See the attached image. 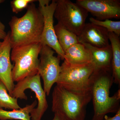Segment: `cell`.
Returning <instances> with one entry per match:
<instances>
[{
  "instance_id": "obj_25",
  "label": "cell",
  "mask_w": 120,
  "mask_h": 120,
  "mask_svg": "<svg viewBox=\"0 0 120 120\" xmlns=\"http://www.w3.org/2000/svg\"><path fill=\"white\" fill-rule=\"evenodd\" d=\"M1 44H2V42L0 41V46L1 45Z\"/></svg>"
},
{
  "instance_id": "obj_24",
  "label": "cell",
  "mask_w": 120,
  "mask_h": 120,
  "mask_svg": "<svg viewBox=\"0 0 120 120\" xmlns=\"http://www.w3.org/2000/svg\"><path fill=\"white\" fill-rule=\"evenodd\" d=\"M4 0H0V4H1V3H2L4 1Z\"/></svg>"
},
{
  "instance_id": "obj_9",
  "label": "cell",
  "mask_w": 120,
  "mask_h": 120,
  "mask_svg": "<svg viewBox=\"0 0 120 120\" xmlns=\"http://www.w3.org/2000/svg\"><path fill=\"white\" fill-rule=\"evenodd\" d=\"M49 0H39L38 9L43 16V28L41 39L43 45L51 47L57 53L61 60H64V52L61 48L55 33L53 17L56 6V0L51 3Z\"/></svg>"
},
{
  "instance_id": "obj_12",
  "label": "cell",
  "mask_w": 120,
  "mask_h": 120,
  "mask_svg": "<svg viewBox=\"0 0 120 120\" xmlns=\"http://www.w3.org/2000/svg\"><path fill=\"white\" fill-rule=\"evenodd\" d=\"M78 37L79 43L94 47L102 48L110 45L107 30L90 22L86 23Z\"/></svg>"
},
{
  "instance_id": "obj_14",
  "label": "cell",
  "mask_w": 120,
  "mask_h": 120,
  "mask_svg": "<svg viewBox=\"0 0 120 120\" xmlns=\"http://www.w3.org/2000/svg\"><path fill=\"white\" fill-rule=\"evenodd\" d=\"M64 61L70 66L79 67L92 62V57L90 50L82 43H79L64 52Z\"/></svg>"
},
{
  "instance_id": "obj_5",
  "label": "cell",
  "mask_w": 120,
  "mask_h": 120,
  "mask_svg": "<svg viewBox=\"0 0 120 120\" xmlns=\"http://www.w3.org/2000/svg\"><path fill=\"white\" fill-rule=\"evenodd\" d=\"M94 70L92 62L84 66L73 67L64 61L56 84L74 93H88L90 91V79Z\"/></svg>"
},
{
  "instance_id": "obj_11",
  "label": "cell",
  "mask_w": 120,
  "mask_h": 120,
  "mask_svg": "<svg viewBox=\"0 0 120 120\" xmlns=\"http://www.w3.org/2000/svg\"><path fill=\"white\" fill-rule=\"evenodd\" d=\"M10 35V31H8L0 46V81L4 84L11 95L15 84L12 77L13 65L11 62L12 48Z\"/></svg>"
},
{
  "instance_id": "obj_21",
  "label": "cell",
  "mask_w": 120,
  "mask_h": 120,
  "mask_svg": "<svg viewBox=\"0 0 120 120\" xmlns=\"http://www.w3.org/2000/svg\"><path fill=\"white\" fill-rule=\"evenodd\" d=\"M4 24L0 20V40H4L7 35Z\"/></svg>"
},
{
  "instance_id": "obj_4",
  "label": "cell",
  "mask_w": 120,
  "mask_h": 120,
  "mask_svg": "<svg viewBox=\"0 0 120 120\" xmlns=\"http://www.w3.org/2000/svg\"><path fill=\"white\" fill-rule=\"evenodd\" d=\"M42 45L39 42L12 48L11 60L15 64L12 70L14 82H19L38 73V56Z\"/></svg>"
},
{
  "instance_id": "obj_1",
  "label": "cell",
  "mask_w": 120,
  "mask_h": 120,
  "mask_svg": "<svg viewBox=\"0 0 120 120\" xmlns=\"http://www.w3.org/2000/svg\"><path fill=\"white\" fill-rule=\"evenodd\" d=\"M113 83L111 71H94L90 77L94 110L92 120H103L107 114L116 113L120 109V89L110 96V90Z\"/></svg>"
},
{
  "instance_id": "obj_15",
  "label": "cell",
  "mask_w": 120,
  "mask_h": 120,
  "mask_svg": "<svg viewBox=\"0 0 120 120\" xmlns=\"http://www.w3.org/2000/svg\"><path fill=\"white\" fill-rule=\"evenodd\" d=\"M109 39L112 50V75L114 83L120 85V41L119 36L109 32Z\"/></svg>"
},
{
  "instance_id": "obj_2",
  "label": "cell",
  "mask_w": 120,
  "mask_h": 120,
  "mask_svg": "<svg viewBox=\"0 0 120 120\" xmlns=\"http://www.w3.org/2000/svg\"><path fill=\"white\" fill-rule=\"evenodd\" d=\"M22 17L13 16L9 23L11 48L34 42H41L43 28V16L33 3L27 8Z\"/></svg>"
},
{
  "instance_id": "obj_6",
  "label": "cell",
  "mask_w": 120,
  "mask_h": 120,
  "mask_svg": "<svg viewBox=\"0 0 120 120\" xmlns=\"http://www.w3.org/2000/svg\"><path fill=\"white\" fill-rule=\"evenodd\" d=\"M56 3L54 16L58 23L79 36L86 24L88 12L69 0H57Z\"/></svg>"
},
{
  "instance_id": "obj_23",
  "label": "cell",
  "mask_w": 120,
  "mask_h": 120,
  "mask_svg": "<svg viewBox=\"0 0 120 120\" xmlns=\"http://www.w3.org/2000/svg\"><path fill=\"white\" fill-rule=\"evenodd\" d=\"M52 120H70L67 117L58 113H54V116Z\"/></svg>"
},
{
  "instance_id": "obj_16",
  "label": "cell",
  "mask_w": 120,
  "mask_h": 120,
  "mask_svg": "<svg viewBox=\"0 0 120 120\" xmlns=\"http://www.w3.org/2000/svg\"><path fill=\"white\" fill-rule=\"evenodd\" d=\"M54 30L60 46L64 52L73 45L79 43L78 36L57 23Z\"/></svg>"
},
{
  "instance_id": "obj_8",
  "label": "cell",
  "mask_w": 120,
  "mask_h": 120,
  "mask_svg": "<svg viewBox=\"0 0 120 120\" xmlns=\"http://www.w3.org/2000/svg\"><path fill=\"white\" fill-rule=\"evenodd\" d=\"M51 47L42 45L39 55L38 72L43 80V90L47 96L52 87L56 83L61 71L60 58L54 56L55 53Z\"/></svg>"
},
{
  "instance_id": "obj_22",
  "label": "cell",
  "mask_w": 120,
  "mask_h": 120,
  "mask_svg": "<svg viewBox=\"0 0 120 120\" xmlns=\"http://www.w3.org/2000/svg\"><path fill=\"white\" fill-rule=\"evenodd\" d=\"M102 120H120V109L113 116L111 117L108 116L106 115Z\"/></svg>"
},
{
  "instance_id": "obj_3",
  "label": "cell",
  "mask_w": 120,
  "mask_h": 120,
  "mask_svg": "<svg viewBox=\"0 0 120 120\" xmlns=\"http://www.w3.org/2000/svg\"><path fill=\"white\" fill-rule=\"evenodd\" d=\"M91 99V91L76 94L56 84L52 94V111L70 120H85L87 106Z\"/></svg>"
},
{
  "instance_id": "obj_18",
  "label": "cell",
  "mask_w": 120,
  "mask_h": 120,
  "mask_svg": "<svg viewBox=\"0 0 120 120\" xmlns=\"http://www.w3.org/2000/svg\"><path fill=\"white\" fill-rule=\"evenodd\" d=\"M8 91L4 84L0 81V109L3 108L12 110L20 109L21 107L18 104L17 99L9 95Z\"/></svg>"
},
{
  "instance_id": "obj_13",
  "label": "cell",
  "mask_w": 120,
  "mask_h": 120,
  "mask_svg": "<svg viewBox=\"0 0 120 120\" xmlns=\"http://www.w3.org/2000/svg\"><path fill=\"white\" fill-rule=\"evenodd\" d=\"M90 52L94 71H100L112 72V50L110 45L106 47L99 48L82 43Z\"/></svg>"
},
{
  "instance_id": "obj_20",
  "label": "cell",
  "mask_w": 120,
  "mask_h": 120,
  "mask_svg": "<svg viewBox=\"0 0 120 120\" xmlns=\"http://www.w3.org/2000/svg\"><path fill=\"white\" fill-rule=\"evenodd\" d=\"M35 1L34 0H13L11 2V8L13 12L18 13Z\"/></svg>"
},
{
  "instance_id": "obj_19",
  "label": "cell",
  "mask_w": 120,
  "mask_h": 120,
  "mask_svg": "<svg viewBox=\"0 0 120 120\" xmlns=\"http://www.w3.org/2000/svg\"><path fill=\"white\" fill-rule=\"evenodd\" d=\"M90 22L102 27L107 30L109 32L113 33L120 37V21H114L110 19L104 20H98L91 17Z\"/></svg>"
},
{
  "instance_id": "obj_10",
  "label": "cell",
  "mask_w": 120,
  "mask_h": 120,
  "mask_svg": "<svg viewBox=\"0 0 120 120\" xmlns=\"http://www.w3.org/2000/svg\"><path fill=\"white\" fill-rule=\"evenodd\" d=\"M76 3L98 20L120 18V0H77Z\"/></svg>"
},
{
  "instance_id": "obj_7",
  "label": "cell",
  "mask_w": 120,
  "mask_h": 120,
  "mask_svg": "<svg viewBox=\"0 0 120 120\" xmlns=\"http://www.w3.org/2000/svg\"><path fill=\"white\" fill-rule=\"evenodd\" d=\"M41 76L38 72L17 82L11 96L17 99L26 100L27 97L25 91L30 89L34 92L38 99V106L30 114L31 120H41L48 107L46 95L41 83Z\"/></svg>"
},
{
  "instance_id": "obj_17",
  "label": "cell",
  "mask_w": 120,
  "mask_h": 120,
  "mask_svg": "<svg viewBox=\"0 0 120 120\" xmlns=\"http://www.w3.org/2000/svg\"><path fill=\"white\" fill-rule=\"evenodd\" d=\"M37 104L38 101L35 100L31 105L19 109L9 111L0 109V120H31L30 114Z\"/></svg>"
}]
</instances>
